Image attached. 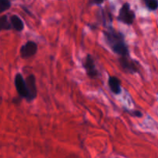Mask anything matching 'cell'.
I'll list each match as a JSON object with an SVG mask.
<instances>
[{"mask_svg": "<svg viewBox=\"0 0 158 158\" xmlns=\"http://www.w3.org/2000/svg\"><path fill=\"white\" fill-rule=\"evenodd\" d=\"M131 116L135 117H143V114L140 112V110H132V111H128Z\"/></svg>", "mask_w": 158, "mask_h": 158, "instance_id": "cell-13", "label": "cell"}, {"mask_svg": "<svg viewBox=\"0 0 158 158\" xmlns=\"http://www.w3.org/2000/svg\"><path fill=\"white\" fill-rule=\"evenodd\" d=\"M12 6V3L10 1L8 0H0V13L4 12L9 9Z\"/></svg>", "mask_w": 158, "mask_h": 158, "instance_id": "cell-11", "label": "cell"}, {"mask_svg": "<svg viewBox=\"0 0 158 158\" xmlns=\"http://www.w3.org/2000/svg\"><path fill=\"white\" fill-rule=\"evenodd\" d=\"M38 51L37 43L34 41H27L20 48V56L21 58L26 60L35 56Z\"/></svg>", "mask_w": 158, "mask_h": 158, "instance_id": "cell-5", "label": "cell"}, {"mask_svg": "<svg viewBox=\"0 0 158 158\" xmlns=\"http://www.w3.org/2000/svg\"><path fill=\"white\" fill-rule=\"evenodd\" d=\"M103 2H103V1H100V2H98V1L89 2V3H90V4H94V5H101V4H103Z\"/></svg>", "mask_w": 158, "mask_h": 158, "instance_id": "cell-14", "label": "cell"}, {"mask_svg": "<svg viewBox=\"0 0 158 158\" xmlns=\"http://www.w3.org/2000/svg\"><path fill=\"white\" fill-rule=\"evenodd\" d=\"M83 66L84 68L86 73L90 79H95L98 77V69L96 67L95 61L90 54H87L83 63Z\"/></svg>", "mask_w": 158, "mask_h": 158, "instance_id": "cell-3", "label": "cell"}, {"mask_svg": "<svg viewBox=\"0 0 158 158\" xmlns=\"http://www.w3.org/2000/svg\"><path fill=\"white\" fill-rule=\"evenodd\" d=\"M135 18V12L131 9V5L128 2L123 3L119 11L117 20L124 24L131 26L134 23Z\"/></svg>", "mask_w": 158, "mask_h": 158, "instance_id": "cell-2", "label": "cell"}, {"mask_svg": "<svg viewBox=\"0 0 158 158\" xmlns=\"http://www.w3.org/2000/svg\"><path fill=\"white\" fill-rule=\"evenodd\" d=\"M11 29H12V26H11L10 22L7 15H1L0 16V32L2 30H10Z\"/></svg>", "mask_w": 158, "mask_h": 158, "instance_id": "cell-10", "label": "cell"}, {"mask_svg": "<svg viewBox=\"0 0 158 158\" xmlns=\"http://www.w3.org/2000/svg\"><path fill=\"white\" fill-rule=\"evenodd\" d=\"M14 83H15V89H16L17 93H18V95L20 98H25L26 100H28V97H29V94H28V89L27 86H26V80L23 78V77L22 76L21 73H16L15 77V80H14Z\"/></svg>", "mask_w": 158, "mask_h": 158, "instance_id": "cell-6", "label": "cell"}, {"mask_svg": "<svg viewBox=\"0 0 158 158\" xmlns=\"http://www.w3.org/2000/svg\"><path fill=\"white\" fill-rule=\"evenodd\" d=\"M9 22H10L12 29H15L17 32H22L24 29V23L20 17L17 15H11L9 18Z\"/></svg>", "mask_w": 158, "mask_h": 158, "instance_id": "cell-9", "label": "cell"}, {"mask_svg": "<svg viewBox=\"0 0 158 158\" xmlns=\"http://www.w3.org/2000/svg\"><path fill=\"white\" fill-rule=\"evenodd\" d=\"M26 83L28 89V102H31L35 100L37 97V87L35 83V77L33 74H30L26 78Z\"/></svg>", "mask_w": 158, "mask_h": 158, "instance_id": "cell-7", "label": "cell"}, {"mask_svg": "<svg viewBox=\"0 0 158 158\" xmlns=\"http://www.w3.org/2000/svg\"><path fill=\"white\" fill-rule=\"evenodd\" d=\"M119 63H120L121 69L125 72L129 73L134 74L139 72V68L137 63L134 60L131 59L130 56H121L119 58Z\"/></svg>", "mask_w": 158, "mask_h": 158, "instance_id": "cell-4", "label": "cell"}, {"mask_svg": "<svg viewBox=\"0 0 158 158\" xmlns=\"http://www.w3.org/2000/svg\"><path fill=\"white\" fill-rule=\"evenodd\" d=\"M147 8L151 11H155L158 8V1L156 0H147L145 1Z\"/></svg>", "mask_w": 158, "mask_h": 158, "instance_id": "cell-12", "label": "cell"}, {"mask_svg": "<svg viewBox=\"0 0 158 158\" xmlns=\"http://www.w3.org/2000/svg\"><path fill=\"white\" fill-rule=\"evenodd\" d=\"M103 32L106 44L114 53L120 56V57L130 56L129 49L125 42L124 35L121 32L109 26Z\"/></svg>", "mask_w": 158, "mask_h": 158, "instance_id": "cell-1", "label": "cell"}, {"mask_svg": "<svg viewBox=\"0 0 158 158\" xmlns=\"http://www.w3.org/2000/svg\"><path fill=\"white\" fill-rule=\"evenodd\" d=\"M108 85L113 94L119 95L121 93V81L117 77H110L108 79Z\"/></svg>", "mask_w": 158, "mask_h": 158, "instance_id": "cell-8", "label": "cell"}]
</instances>
